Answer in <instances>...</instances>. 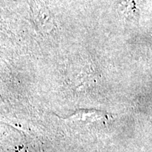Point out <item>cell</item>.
Here are the masks:
<instances>
[{
  "label": "cell",
  "instance_id": "1",
  "mask_svg": "<svg viewBox=\"0 0 152 152\" xmlns=\"http://www.w3.org/2000/svg\"><path fill=\"white\" fill-rule=\"evenodd\" d=\"M34 11L38 27L45 33L52 32L55 28V21L49 9L42 1L33 4Z\"/></svg>",
  "mask_w": 152,
  "mask_h": 152
},
{
  "label": "cell",
  "instance_id": "2",
  "mask_svg": "<svg viewBox=\"0 0 152 152\" xmlns=\"http://www.w3.org/2000/svg\"><path fill=\"white\" fill-rule=\"evenodd\" d=\"M106 117L104 112L95 111V110H80L75 112L71 116L70 120L77 121H84V122H96L103 120Z\"/></svg>",
  "mask_w": 152,
  "mask_h": 152
}]
</instances>
